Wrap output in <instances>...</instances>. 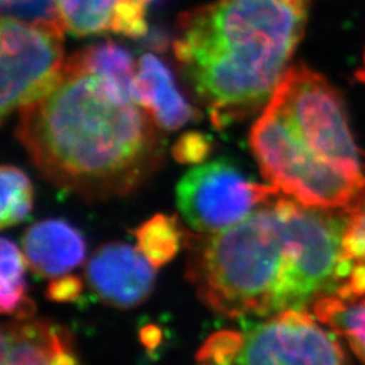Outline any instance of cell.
<instances>
[{"mask_svg":"<svg viewBox=\"0 0 365 365\" xmlns=\"http://www.w3.org/2000/svg\"><path fill=\"white\" fill-rule=\"evenodd\" d=\"M133 96L165 130H178L200 118L176 87L170 68L152 53H145L137 63Z\"/></svg>","mask_w":365,"mask_h":365,"instance_id":"9c48e42d","label":"cell"},{"mask_svg":"<svg viewBox=\"0 0 365 365\" xmlns=\"http://www.w3.org/2000/svg\"><path fill=\"white\" fill-rule=\"evenodd\" d=\"M69 60L86 71L117 81L133 96L137 63L133 60L130 52L123 46L113 41L93 43L72 54Z\"/></svg>","mask_w":365,"mask_h":365,"instance_id":"4fadbf2b","label":"cell"},{"mask_svg":"<svg viewBox=\"0 0 365 365\" xmlns=\"http://www.w3.org/2000/svg\"><path fill=\"white\" fill-rule=\"evenodd\" d=\"M345 244L353 260L365 265V196L348 212V227Z\"/></svg>","mask_w":365,"mask_h":365,"instance_id":"d6986e66","label":"cell"},{"mask_svg":"<svg viewBox=\"0 0 365 365\" xmlns=\"http://www.w3.org/2000/svg\"><path fill=\"white\" fill-rule=\"evenodd\" d=\"M64 33L60 26L1 18V118L37 101L60 80Z\"/></svg>","mask_w":365,"mask_h":365,"instance_id":"5b68a950","label":"cell"},{"mask_svg":"<svg viewBox=\"0 0 365 365\" xmlns=\"http://www.w3.org/2000/svg\"><path fill=\"white\" fill-rule=\"evenodd\" d=\"M210 150L209 140L197 133H190L182 135L176 143L172 153L175 158L184 164L200 163L207 156Z\"/></svg>","mask_w":365,"mask_h":365,"instance_id":"ffe728a7","label":"cell"},{"mask_svg":"<svg viewBox=\"0 0 365 365\" xmlns=\"http://www.w3.org/2000/svg\"><path fill=\"white\" fill-rule=\"evenodd\" d=\"M0 307L4 314H15L19 321L29 319L34 304L27 299L24 255L11 240L1 238L0 244Z\"/></svg>","mask_w":365,"mask_h":365,"instance_id":"5bb4252c","label":"cell"},{"mask_svg":"<svg viewBox=\"0 0 365 365\" xmlns=\"http://www.w3.org/2000/svg\"><path fill=\"white\" fill-rule=\"evenodd\" d=\"M1 209L0 226L3 229L24 221L33 207V187L24 170L1 167Z\"/></svg>","mask_w":365,"mask_h":365,"instance_id":"e0dca14e","label":"cell"},{"mask_svg":"<svg viewBox=\"0 0 365 365\" xmlns=\"http://www.w3.org/2000/svg\"><path fill=\"white\" fill-rule=\"evenodd\" d=\"M135 238L137 248L153 267L158 268L178 255L184 241V233L176 217L157 214L135 230Z\"/></svg>","mask_w":365,"mask_h":365,"instance_id":"2e32d148","label":"cell"},{"mask_svg":"<svg viewBox=\"0 0 365 365\" xmlns=\"http://www.w3.org/2000/svg\"><path fill=\"white\" fill-rule=\"evenodd\" d=\"M141 341L149 349L156 348L161 341V330L155 325H148L141 330Z\"/></svg>","mask_w":365,"mask_h":365,"instance_id":"7402d4cb","label":"cell"},{"mask_svg":"<svg viewBox=\"0 0 365 365\" xmlns=\"http://www.w3.org/2000/svg\"><path fill=\"white\" fill-rule=\"evenodd\" d=\"M313 0H214L182 14L173 53L217 130L259 113L286 76Z\"/></svg>","mask_w":365,"mask_h":365,"instance_id":"7a4b0ae2","label":"cell"},{"mask_svg":"<svg viewBox=\"0 0 365 365\" xmlns=\"http://www.w3.org/2000/svg\"><path fill=\"white\" fill-rule=\"evenodd\" d=\"M83 291V283L76 276L54 277L48 288V298L54 302H72L78 299Z\"/></svg>","mask_w":365,"mask_h":365,"instance_id":"44dd1931","label":"cell"},{"mask_svg":"<svg viewBox=\"0 0 365 365\" xmlns=\"http://www.w3.org/2000/svg\"><path fill=\"white\" fill-rule=\"evenodd\" d=\"M0 6L3 16L29 24L63 27L57 0H0Z\"/></svg>","mask_w":365,"mask_h":365,"instance_id":"ac0fdd59","label":"cell"},{"mask_svg":"<svg viewBox=\"0 0 365 365\" xmlns=\"http://www.w3.org/2000/svg\"><path fill=\"white\" fill-rule=\"evenodd\" d=\"M156 267L138 248L125 242H111L92 256L86 274L98 298L117 309H133L152 292Z\"/></svg>","mask_w":365,"mask_h":365,"instance_id":"ba28073f","label":"cell"},{"mask_svg":"<svg viewBox=\"0 0 365 365\" xmlns=\"http://www.w3.org/2000/svg\"><path fill=\"white\" fill-rule=\"evenodd\" d=\"M1 365H78V361L63 327L22 319L1 330Z\"/></svg>","mask_w":365,"mask_h":365,"instance_id":"30bf717a","label":"cell"},{"mask_svg":"<svg viewBox=\"0 0 365 365\" xmlns=\"http://www.w3.org/2000/svg\"><path fill=\"white\" fill-rule=\"evenodd\" d=\"M24 253L30 268L43 277H60L86 259V241L71 223L45 220L27 229Z\"/></svg>","mask_w":365,"mask_h":365,"instance_id":"8fae6325","label":"cell"},{"mask_svg":"<svg viewBox=\"0 0 365 365\" xmlns=\"http://www.w3.org/2000/svg\"><path fill=\"white\" fill-rule=\"evenodd\" d=\"M120 0H57V10L64 30L88 37L111 31Z\"/></svg>","mask_w":365,"mask_h":365,"instance_id":"9a60e30c","label":"cell"},{"mask_svg":"<svg viewBox=\"0 0 365 365\" xmlns=\"http://www.w3.org/2000/svg\"><path fill=\"white\" fill-rule=\"evenodd\" d=\"M279 192L272 184L250 180L223 158L188 170L176 197L185 222L200 235H212L245 220Z\"/></svg>","mask_w":365,"mask_h":365,"instance_id":"8992f818","label":"cell"},{"mask_svg":"<svg viewBox=\"0 0 365 365\" xmlns=\"http://www.w3.org/2000/svg\"><path fill=\"white\" fill-rule=\"evenodd\" d=\"M312 309L318 321L346 339L365 363V299L331 297L318 300Z\"/></svg>","mask_w":365,"mask_h":365,"instance_id":"7c38bea8","label":"cell"},{"mask_svg":"<svg viewBox=\"0 0 365 365\" xmlns=\"http://www.w3.org/2000/svg\"><path fill=\"white\" fill-rule=\"evenodd\" d=\"M249 143L264 178L302 205L349 212L365 196V161L329 81L292 66L255 122Z\"/></svg>","mask_w":365,"mask_h":365,"instance_id":"3957f363","label":"cell"},{"mask_svg":"<svg viewBox=\"0 0 365 365\" xmlns=\"http://www.w3.org/2000/svg\"><path fill=\"white\" fill-rule=\"evenodd\" d=\"M357 78H360V80H363L365 81V54H364V66L360 69V72L357 73Z\"/></svg>","mask_w":365,"mask_h":365,"instance_id":"603a6c76","label":"cell"},{"mask_svg":"<svg viewBox=\"0 0 365 365\" xmlns=\"http://www.w3.org/2000/svg\"><path fill=\"white\" fill-rule=\"evenodd\" d=\"M144 4H146V6H149V4H152V3H155V1H157V0H141Z\"/></svg>","mask_w":365,"mask_h":365,"instance_id":"cb8c5ba5","label":"cell"},{"mask_svg":"<svg viewBox=\"0 0 365 365\" xmlns=\"http://www.w3.org/2000/svg\"><path fill=\"white\" fill-rule=\"evenodd\" d=\"M230 365H346V359L313 313L287 310L242 334Z\"/></svg>","mask_w":365,"mask_h":365,"instance_id":"52a82bcc","label":"cell"},{"mask_svg":"<svg viewBox=\"0 0 365 365\" xmlns=\"http://www.w3.org/2000/svg\"><path fill=\"white\" fill-rule=\"evenodd\" d=\"M276 196L218 233L187 235V279L215 313L272 317L310 307L309 222L297 200Z\"/></svg>","mask_w":365,"mask_h":365,"instance_id":"277c9868","label":"cell"},{"mask_svg":"<svg viewBox=\"0 0 365 365\" xmlns=\"http://www.w3.org/2000/svg\"><path fill=\"white\" fill-rule=\"evenodd\" d=\"M158 128L117 81L68 58L54 87L21 108L16 137L56 185L107 199L130 194L160 167Z\"/></svg>","mask_w":365,"mask_h":365,"instance_id":"6da1fadb","label":"cell"}]
</instances>
